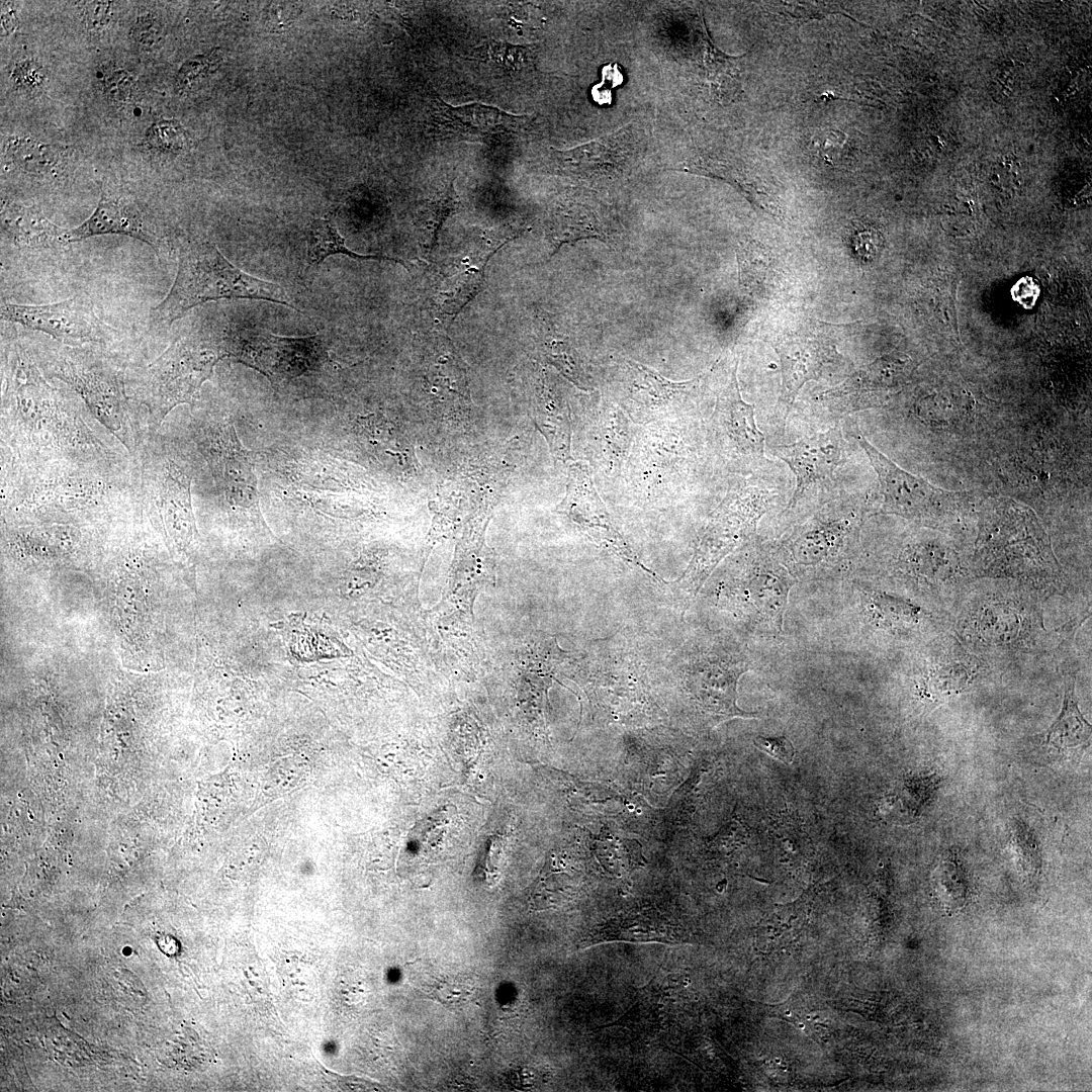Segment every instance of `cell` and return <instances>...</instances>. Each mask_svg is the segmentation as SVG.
<instances>
[{"mask_svg": "<svg viewBox=\"0 0 1092 1092\" xmlns=\"http://www.w3.org/2000/svg\"><path fill=\"white\" fill-rule=\"evenodd\" d=\"M226 356L259 371L275 386L330 361L320 336L282 337L266 331L222 333Z\"/></svg>", "mask_w": 1092, "mask_h": 1092, "instance_id": "5", "label": "cell"}, {"mask_svg": "<svg viewBox=\"0 0 1092 1092\" xmlns=\"http://www.w3.org/2000/svg\"><path fill=\"white\" fill-rule=\"evenodd\" d=\"M433 115L447 132L458 135L484 138L504 133H517L526 129L530 122L527 115H517L495 106L480 102L451 105L434 95Z\"/></svg>", "mask_w": 1092, "mask_h": 1092, "instance_id": "17", "label": "cell"}, {"mask_svg": "<svg viewBox=\"0 0 1092 1092\" xmlns=\"http://www.w3.org/2000/svg\"><path fill=\"white\" fill-rule=\"evenodd\" d=\"M627 366L634 373L630 381L628 394L622 401L626 416L634 424H651L674 420L680 412L684 399L694 390L700 378L673 382L657 371L640 363L627 360Z\"/></svg>", "mask_w": 1092, "mask_h": 1092, "instance_id": "12", "label": "cell"}, {"mask_svg": "<svg viewBox=\"0 0 1092 1092\" xmlns=\"http://www.w3.org/2000/svg\"><path fill=\"white\" fill-rule=\"evenodd\" d=\"M549 239L556 252L563 244L581 239H606V234L592 209L578 206L570 215L556 219L549 228Z\"/></svg>", "mask_w": 1092, "mask_h": 1092, "instance_id": "28", "label": "cell"}, {"mask_svg": "<svg viewBox=\"0 0 1092 1092\" xmlns=\"http://www.w3.org/2000/svg\"><path fill=\"white\" fill-rule=\"evenodd\" d=\"M306 242L307 260L310 264H317L323 262L329 256L342 254L359 260L373 259L394 261L406 267L404 262L397 258L378 255H361L351 251L345 245V239L339 234L335 224L329 219H315L307 231Z\"/></svg>", "mask_w": 1092, "mask_h": 1092, "instance_id": "24", "label": "cell"}, {"mask_svg": "<svg viewBox=\"0 0 1092 1092\" xmlns=\"http://www.w3.org/2000/svg\"><path fill=\"white\" fill-rule=\"evenodd\" d=\"M1 318L40 331L69 345L101 342L107 332L91 301L84 297L43 305L3 303Z\"/></svg>", "mask_w": 1092, "mask_h": 1092, "instance_id": "9", "label": "cell"}, {"mask_svg": "<svg viewBox=\"0 0 1092 1092\" xmlns=\"http://www.w3.org/2000/svg\"><path fill=\"white\" fill-rule=\"evenodd\" d=\"M743 671L712 665L694 676L691 684L697 701L705 711L720 719L755 717L736 706V682Z\"/></svg>", "mask_w": 1092, "mask_h": 1092, "instance_id": "21", "label": "cell"}, {"mask_svg": "<svg viewBox=\"0 0 1092 1092\" xmlns=\"http://www.w3.org/2000/svg\"><path fill=\"white\" fill-rule=\"evenodd\" d=\"M770 499L768 491L753 486L728 493L713 512L699 538L689 567L676 582L696 585L704 579L755 526Z\"/></svg>", "mask_w": 1092, "mask_h": 1092, "instance_id": "6", "label": "cell"}, {"mask_svg": "<svg viewBox=\"0 0 1092 1092\" xmlns=\"http://www.w3.org/2000/svg\"><path fill=\"white\" fill-rule=\"evenodd\" d=\"M1090 737L1091 726L1078 707L1075 679L1069 678L1065 685L1062 710L1050 727L1045 742L1058 750H1066L1087 743Z\"/></svg>", "mask_w": 1092, "mask_h": 1092, "instance_id": "23", "label": "cell"}, {"mask_svg": "<svg viewBox=\"0 0 1092 1092\" xmlns=\"http://www.w3.org/2000/svg\"><path fill=\"white\" fill-rule=\"evenodd\" d=\"M219 60L220 58L217 50H212L207 54L187 60L176 74V88L179 91L190 89L196 82L205 78L212 72L216 68Z\"/></svg>", "mask_w": 1092, "mask_h": 1092, "instance_id": "35", "label": "cell"}, {"mask_svg": "<svg viewBox=\"0 0 1092 1092\" xmlns=\"http://www.w3.org/2000/svg\"><path fill=\"white\" fill-rule=\"evenodd\" d=\"M125 235L159 249L161 240L158 232L146 218L134 201L103 190L100 200L92 213L82 224L65 231L66 243L88 239L99 235Z\"/></svg>", "mask_w": 1092, "mask_h": 1092, "instance_id": "16", "label": "cell"}, {"mask_svg": "<svg viewBox=\"0 0 1092 1092\" xmlns=\"http://www.w3.org/2000/svg\"><path fill=\"white\" fill-rule=\"evenodd\" d=\"M556 510L559 514L566 516L594 542L606 547L625 561L640 567L650 576L662 582V579L656 573L645 567L639 560L616 528L595 488L589 470L584 463L573 462L570 464L566 493Z\"/></svg>", "mask_w": 1092, "mask_h": 1092, "instance_id": "7", "label": "cell"}, {"mask_svg": "<svg viewBox=\"0 0 1092 1092\" xmlns=\"http://www.w3.org/2000/svg\"><path fill=\"white\" fill-rule=\"evenodd\" d=\"M771 454L786 462L795 475L796 487L790 500L794 507L812 484L833 477L843 462V439L840 431L833 428L789 445L775 446Z\"/></svg>", "mask_w": 1092, "mask_h": 1092, "instance_id": "14", "label": "cell"}, {"mask_svg": "<svg viewBox=\"0 0 1092 1092\" xmlns=\"http://www.w3.org/2000/svg\"><path fill=\"white\" fill-rule=\"evenodd\" d=\"M872 607L883 624L889 627L909 629L926 618V612L920 606L887 594L874 595Z\"/></svg>", "mask_w": 1092, "mask_h": 1092, "instance_id": "30", "label": "cell"}, {"mask_svg": "<svg viewBox=\"0 0 1092 1092\" xmlns=\"http://www.w3.org/2000/svg\"><path fill=\"white\" fill-rule=\"evenodd\" d=\"M632 424L634 423L618 407H611L589 418V456L605 472L616 473L623 467L635 435Z\"/></svg>", "mask_w": 1092, "mask_h": 1092, "instance_id": "19", "label": "cell"}, {"mask_svg": "<svg viewBox=\"0 0 1092 1092\" xmlns=\"http://www.w3.org/2000/svg\"><path fill=\"white\" fill-rule=\"evenodd\" d=\"M602 82L592 89L594 100L600 105L610 104L612 101L611 91L623 82V73L618 64L612 63L602 69Z\"/></svg>", "mask_w": 1092, "mask_h": 1092, "instance_id": "39", "label": "cell"}, {"mask_svg": "<svg viewBox=\"0 0 1092 1092\" xmlns=\"http://www.w3.org/2000/svg\"><path fill=\"white\" fill-rule=\"evenodd\" d=\"M933 889L942 906L948 910L961 908L966 900L967 885L962 871L952 862H941L935 870Z\"/></svg>", "mask_w": 1092, "mask_h": 1092, "instance_id": "31", "label": "cell"}, {"mask_svg": "<svg viewBox=\"0 0 1092 1092\" xmlns=\"http://www.w3.org/2000/svg\"><path fill=\"white\" fill-rule=\"evenodd\" d=\"M979 671L976 659L964 650L956 648L938 652L925 668L921 690L928 699L942 700L968 687Z\"/></svg>", "mask_w": 1092, "mask_h": 1092, "instance_id": "20", "label": "cell"}, {"mask_svg": "<svg viewBox=\"0 0 1092 1092\" xmlns=\"http://www.w3.org/2000/svg\"><path fill=\"white\" fill-rule=\"evenodd\" d=\"M855 439L877 473L882 514L940 529L958 523L967 514L968 494L937 487L898 466L862 435H856Z\"/></svg>", "mask_w": 1092, "mask_h": 1092, "instance_id": "4", "label": "cell"}, {"mask_svg": "<svg viewBox=\"0 0 1092 1092\" xmlns=\"http://www.w3.org/2000/svg\"><path fill=\"white\" fill-rule=\"evenodd\" d=\"M1013 293L1014 298L1020 303H1033L1038 293V288L1033 279L1028 277L1020 279V281L1014 286Z\"/></svg>", "mask_w": 1092, "mask_h": 1092, "instance_id": "42", "label": "cell"}, {"mask_svg": "<svg viewBox=\"0 0 1092 1092\" xmlns=\"http://www.w3.org/2000/svg\"><path fill=\"white\" fill-rule=\"evenodd\" d=\"M161 24L159 19L151 13L138 17L130 30V38L136 47L143 50H151L159 42Z\"/></svg>", "mask_w": 1092, "mask_h": 1092, "instance_id": "38", "label": "cell"}, {"mask_svg": "<svg viewBox=\"0 0 1092 1092\" xmlns=\"http://www.w3.org/2000/svg\"><path fill=\"white\" fill-rule=\"evenodd\" d=\"M87 360L79 352L69 353L61 359L56 375L83 396L94 416L108 429L118 431L124 398L117 374Z\"/></svg>", "mask_w": 1092, "mask_h": 1092, "instance_id": "13", "label": "cell"}, {"mask_svg": "<svg viewBox=\"0 0 1092 1092\" xmlns=\"http://www.w3.org/2000/svg\"><path fill=\"white\" fill-rule=\"evenodd\" d=\"M191 481L176 465L166 468L160 487L159 499L166 518L176 525L193 526L191 508Z\"/></svg>", "mask_w": 1092, "mask_h": 1092, "instance_id": "25", "label": "cell"}, {"mask_svg": "<svg viewBox=\"0 0 1092 1092\" xmlns=\"http://www.w3.org/2000/svg\"><path fill=\"white\" fill-rule=\"evenodd\" d=\"M484 267L469 266L451 277L442 291V308L456 315L480 291L484 281Z\"/></svg>", "mask_w": 1092, "mask_h": 1092, "instance_id": "29", "label": "cell"}, {"mask_svg": "<svg viewBox=\"0 0 1092 1092\" xmlns=\"http://www.w3.org/2000/svg\"><path fill=\"white\" fill-rule=\"evenodd\" d=\"M225 298L262 299L296 309L282 286L245 273L210 243H191L180 249L175 281L154 308V318L171 324L198 304Z\"/></svg>", "mask_w": 1092, "mask_h": 1092, "instance_id": "2", "label": "cell"}, {"mask_svg": "<svg viewBox=\"0 0 1092 1092\" xmlns=\"http://www.w3.org/2000/svg\"><path fill=\"white\" fill-rule=\"evenodd\" d=\"M2 31L4 34L11 33L17 26V17L15 11L8 4L2 2L1 13Z\"/></svg>", "mask_w": 1092, "mask_h": 1092, "instance_id": "43", "label": "cell"}, {"mask_svg": "<svg viewBox=\"0 0 1092 1092\" xmlns=\"http://www.w3.org/2000/svg\"><path fill=\"white\" fill-rule=\"evenodd\" d=\"M533 421L548 443L554 459L561 462L572 460L571 422L569 411L563 400L542 387L532 403Z\"/></svg>", "mask_w": 1092, "mask_h": 1092, "instance_id": "22", "label": "cell"}, {"mask_svg": "<svg viewBox=\"0 0 1092 1092\" xmlns=\"http://www.w3.org/2000/svg\"><path fill=\"white\" fill-rule=\"evenodd\" d=\"M459 204L454 189V180L450 181L445 191L437 198L430 200L425 205V228L431 235L432 247L436 244L439 231L446 218L453 213Z\"/></svg>", "mask_w": 1092, "mask_h": 1092, "instance_id": "34", "label": "cell"}, {"mask_svg": "<svg viewBox=\"0 0 1092 1092\" xmlns=\"http://www.w3.org/2000/svg\"><path fill=\"white\" fill-rule=\"evenodd\" d=\"M754 744L774 758L790 764L794 758V746L785 736L781 737H757Z\"/></svg>", "mask_w": 1092, "mask_h": 1092, "instance_id": "40", "label": "cell"}, {"mask_svg": "<svg viewBox=\"0 0 1092 1092\" xmlns=\"http://www.w3.org/2000/svg\"><path fill=\"white\" fill-rule=\"evenodd\" d=\"M223 358L221 335L193 333L176 340L145 375L142 394L153 416L162 421L178 404L191 403Z\"/></svg>", "mask_w": 1092, "mask_h": 1092, "instance_id": "3", "label": "cell"}, {"mask_svg": "<svg viewBox=\"0 0 1092 1092\" xmlns=\"http://www.w3.org/2000/svg\"><path fill=\"white\" fill-rule=\"evenodd\" d=\"M112 14V2L90 1L83 3V16L89 29L99 30L106 26Z\"/></svg>", "mask_w": 1092, "mask_h": 1092, "instance_id": "41", "label": "cell"}, {"mask_svg": "<svg viewBox=\"0 0 1092 1092\" xmlns=\"http://www.w3.org/2000/svg\"><path fill=\"white\" fill-rule=\"evenodd\" d=\"M769 253L755 242L741 245L737 249L739 281L745 287L761 284L770 268Z\"/></svg>", "mask_w": 1092, "mask_h": 1092, "instance_id": "32", "label": "cell"}, {"mask_svg": "<svg viewBox=\"0 0 1092 1092\" xmlns=\"http://www.w3.org/2000/svg\"><path fill=\"white\" fill-rule=\"evenodd\" d=\"M1035 620L1023 605L1005 599H989L971 611L966 630L971 637L987 648L1015 649L1023 646Z\"/></svg>", "mask_w": 1092, "mask_h": 1092, "instance_id": "15", "label": "cell"}, {"mask_svg": "<svg viewBox=\"0 0 1092 1092\" xmlns=\"http://www.w3.org/2000/svg\"><path fill=\"white\" fill-rule=\"evenodd\" d=\"M146 144L152 150L178 154L188 146V136L182 125L175 119L155 121L146 131Z\"/></svg>", "mask_w": 1092, "mask_h": 1092, "instance_id": "33", "label": "cell"}, {"mask_svg": "<svg viewBox=\"0 0 1092 1092\" xmlns=\"http://www.w3.org/2000/svg\"><path fill=\"white\" fill-rule=\"evenodd\" d=\"M6 149L14 165L36 175L52 173L61 161V152L56 146L30 136H11Z\"/></svg>", "mask_w": 1092, "mask_h": 1092, "instance_id": "26", "label": "cell"}, {"mask_svg": "<svg viewBox=\"0 0 1092 1092\" xmlns=\"http://www.w3.org/2000/svg\"><path fill=\"white\" fill-rule=\"evenodd\" d=\"M677 943L682 940L679 926L652 909H639L618 915L598 924L578 940L583 948L609 941Z\"/></svg>", "mask_w": 1092, "mask_h": 1092, "instance_id": "18", "label": "cell"}, {"mask_svg": "<svg viewBox=\"0 0 1092 1092\" xmlns=\"http://www.w3.org/2000/svg\"><path fill=\"white\" fill-rule=\"evenodd\" d=\"M47 80V71L35 60H22L11 72V82L14 87L27 95L36 96L41 93Z\"/></svg>", "mask_w": 1092, "mask_h": 1092, "instance_id": "36", "label": "cell"}, {"mask_svg": "<svg viewBox=\"0 0 1092 1092\" xmlns=\"http://www.w3.org/2000/svg\"><path fill=\"white\" fill-rule=\"evenodd\" d=\"M134 87V76L123 68H110L101 78L102 92L111 102H125L131 97Z\"/></svg>", "mask_w": 1092, "mask_h": 1092, "instance_id": "37", "label": "cell"}, {"mask_svg": "<svg viewBox=\"0 0 1092 1092\" xmlns=\"http://www.w3.org/2000/svg\"><path fill=\"white\" fill-rule=\"evenodd\" d=\"M820 324H806L790 331L775 345L782 367L785 419L802 386L818 379L837 357L834 344Z\"/></svg>", "mask_w": 1092, "mask_h": 1092, "instance_id": "10", "label": "cell"}, {"mask_svg": "<svg viewBox=\"0 0 1092 1092\" xmlns=\"http://www.w3.org/2000/svg\"><path fill=\"white\" fill-rule=\"evenodd\" d=\"M473 53L476 59L503 74L514 76L534 69V54L525 46L489 39Z\"/></svg>", "mask_w": 1092, "mask_h": 1092, "instance_id": "27", "label": "cell"}, {"mask_svg": "<svg viewBox=\"0 0 1092 1092\" xmlns=\"http://www.w3.org/2000/svg\"><path fill=\"white\" fill-rule=\"evenodd\" d=\"M736 371L737 364L717 395L711 429L722 455L736 466H746L764 458L765 441L756 424L754 406L741 396Z\"/></svg>", "mask_w": 1092, "mask_h": 1092, "instance_id": "8", "label": "cell"}, {"mask_svg": "<svg viewBox=\"0 0 1092 1092\" xmlns=\"http://www.w3.org/2000/svg\"><path fill=\"white\" fill-rule=\"evenodd\" d=\"M206 451L214 480L226 502L258 516L256 473L250 454L241 444L232 423L218 425L210 431Z\"/></svg>", "mask_w": 1092, "mask_h": 1092, "instance_id": "11", "label": "cell"}, {"mask_svg": "<svg viewBox=\"0 0 1092 1092\" xmlns=\"http://www.w3.org/2000/svg\"><path fill=\"white\" fill-rule=\"evenodd\" d=\"M983 515L974 555L980 573L1037 585L1062 578L1049 538L1030 510L999 500Z\"/></svg>", "mask_w": 1092, "mask_h": 1092, "instance_id": "1", "label": "cell"}]
</instances>
